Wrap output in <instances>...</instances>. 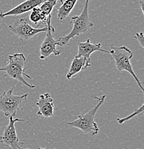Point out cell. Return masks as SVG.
Listing matches in <instances>:
<instances>
[{"mask_svg": "<svg viewBox=\"0 0 144 149\" xmlns=\"http://www.w3.org/2000/svg\"><path fill=\"white\" fill-rule=\"evenodd\" d=\"M26 57L22 53H15L10 55L7 58V64L3 68H0V72H5V75L2 77L8 76L11 78L19 82L24 86L29 88H35V85L27 83L24 78L26 76L27 78L32 79L30 76L24 72V65H25Z\"/></svg>", "mask_w": 144, "mask_h": 149, "instance_id": "cell-1", "label": "cell"}, {"mask_svg": "<svg viewBox=\"0 0 144 149\" xmlns=\"http://www.w3.org/2000/svg\"><path fill=\"white\" fill-rule=\"evenodd\" d=\"M89 1L90 0H85L83 10L80 15L71 17L70 23L72 24V29L66 36L58 39L59 46L64 47L69 43L70 40L79 36L81 34L86 33L90 28L93 27V23L91 22L89 17Z\"/></svg>", "mask_w": 144, "mask_h": 149, "instance_id": "cell-2", "label": "cell"}, {"mask_svg": "<svg viewBox=\"0 0 144 149\" xmlns=\"http://www.w3.org/2000/svg\"><path fill=\"white\" fill-rule=\"evenodd\" d=\"M93 97L97 100V104L95 106L85 114H81L77 116L75 120L67 123V125L73 128H78L86 135L90 134L95 136L99 133V128L97 123L95 121V116L99 108L104 102L106 95H104L100 97L94 96Z\"/></svg>", "mask_w": 144, "mask_h": 149, "instance_id": "cell-3", "label": "cell"}, {"mask_svg": "<svg viewBox=\"0 0 144 149\" xmlns=\"http://www.w3.org/2000/svg\"><path fill=\"white\" fill-rule=\"evenodd\" d=\"M108 51L113 58L118 70L120 71V72L126 71L130 74H131L136 80L137 85H138V87L142 91V92H143L144 89L143 85L141 83L137 76L136 75L131 62H130L131 59L133 57V55H134L133 52L127 47H117L113 45H111V48Z\"/></svg>", "mask_w": 144, "mask_h": 149, "instance_id": "cell-4", "label": "cell"}, {"mask_svg": "<svg viewBox=\"0 0 144 149\" xmlns=\"http://www.w3.org/2000/svg\"><path fill=\"white\" fill-rule=\"evenodd\" d=\"M14 87L8 91H4L0 95V111L7 117L15 118L18 111L23 107V101L27 99L28 94L17 95L13 94Z\"/></svg>", "mask_w": 144, "mask_h": 149, "instance_id": "cell-5", "label": "cell"}, {"mask_svg": "<svg viewBox=\"0 0 144 149\" xmlns=\"http://www.w3.org/2000/svg\"><path fill=\"white\" fill-rule=\"evenodd\" d=\"M9 29L19 38L20 44L25 45L30 39L35 35L41 32H46L47 27H45L41 29L32 27L30 25L29 19L27 17H22L19 19L14 24L7 25Z\"/></svg>", "mask_w": 144, "mask_h": 149, "instance_id": "cell-6", "label": "cell"}, {"mask_svg": "<svg viewBox=\"0 0 144 149\" xmlns=\"http://www.w3.org/2000/svg\"><path fill=\"white\" fill-rule=\"evenodd\" d=\"M51 19L52 16L49 15L45 22L47 31L44 40L40 47V58L41 60H45L51 55L58 56L60 55V52L58 50L56 47L59 45L58 40L54 39L52 33L55 32V29L51 25Z\"/></svg>", "mask_w": 144, "mask_h": 149, "instance_id": "cell-7", "label": "cell"}, {"mask_svg": "<svg viewBox=\"0 0 144 149\" xmlns=\"http://www.w3.org/2000/svg\"><path fill=\"white\" fill-rule=\"evenodd\" d=\"M10 118L8 125L3 127V134L0 136V143L4 145L7 146L10 149H22V146L24 145V143L19 141V138L17 135L15 123L17 122H24L26 123L31 125L28 121L23 120V119Z\"/></svg>", "mask_w": 144, "mask_h": 149, "instance_id": "cell-8", "label": "cell"}, {"mask_svg": "<svg viewBox=\"0 0 144 149\" xmlns=\"http://www.w3.org/2000/svg\"><path fill=\"white\" fill-rule=\"evenodd\" d=\"M100 51L102 52L109 53V51L101 48V44H93L90 41V39L87 37L85 42H79L77 43V54L76 57H82L85 59L86 63L90 65V55L93 52Z\"/></svg>", "mask_w": 144, "mask_h": 149, "instance_id": "cell-9", "label": "cell"}, {"mask_svg": "<svg viewBox=\"0 0 144 149\" xmlns=\"http://www.w3.org/2000/svg\"><path fill=\"white\" fill-rule=\"evenodd\" d=\"M44 1L45 0H25L7 12H1L0 18L3 19L9 16H19L24 13H27L35 7H39Z\"/></svg>", "mask_w": 144, "mask_h": 149, "instance_id": "cell-10", "label": "cell"}, {"mask_svg": "<svg viewBox=\"0 0 144 149\" xmlns=\"http://www.w3.org/2000/svg\"><path fill=\"white\" fill-rule=\"evenodd\" d=\"M36 105L38 106V116L45 118H49L54 114L53 99L49 93H44L39 96Z\"/></svg>", "mask_w": 144, "mask_h": 149, "instance_id": "cell-11", "label": "cell"}, {"mask_svg": "<svg viewBox=\"0 0 144 149\" xmlns=\"http://www.w3.org/2000/svg\"><path fill=\"white\" fill-rule=\"evenodd\" d=\"M90 66L86 63L85 59L82 57H76L75 56L74 57L73 60L71 63L70 66L69 70H68L66 77L68 80L72 78V77L75 75V74L80 72V71L84 70L87 69Z\"/></svg>", "mask_w": 144, "mask_h": 149, "instance_id": "cell-12", "label": "cell"}, {"mask_svg": "<svg viewBox=\"0 0 144 149\" xmlns=\"http://www.w3.org/2000/svg\"><path fill=\"white\" fill-rule=\"evenodd\" d=\"M78 0H65L62 3V5L57 9V17L58 20H64L69 16L70 12L73 9Z\"/></svg>", "mask_w": 144, "mask_h": 149, "instance_id": "cell-13", "label": "cell"}, {"mask_svg": "<svg viewBox=\"0 0 144 149\" xmlns=\"http://www.w3.org/2000/svg\"><path fill=\"white\" fill-rule=\"evenodd\" d=\"M47 17L44 15L39 7H35L32 10L29 15V20L35 24H38V27L42 22L45 23ZM37 27V28H38Z\"/></svg>", "mask_w": 144, "mask_h": 149, "instance_id": "cell-14", "label": "cell"}, {"mask_svg": "<svg viewBox=\"0 0 144 149\" xmlns=\"http://www.w3.org/2000/svg\"><path fill=\"white\" fill-rule=\"evenodd\" d=\"M58 0H45L40 5L39 8L42 11L45 17L49 16L51 15L52 9L56 5Z\"/></svg>", "mask_w": 144, "mask_h": 149, "instance_id": "cell-15", "label": "cell"}, {"mask_svg": "<svg viewBox=\"0 0 144 149\" xmlns=\"http://www.w3.org/2000/svg\"><path fill=\"white\" fill-rule=\"evenodd\" d=\"M143 112H144V109H143V104H142L139 108H136L135 110L134 113H132L131 114L128 115V116L126 117L123 118H117V121L119 124H123V123L126 122V121L131 120L132 118L136 117V116H139V115H143Z\"/></svg>", "mask_w": 144, "mask_h": 149, "instance_id": "cell-16", "label": "cell"}, {"mask_svg": "<svg viewBox=\"0 0 144 149\" xmlns=\"http://www.w3.org/2000/svg\"><path fill=\"white\" fill-rule=\"evenodd\" d=\"M133 38L137 40V41L138 42V43L140 44V45L141 47H144V36L143 33L142 32H136V35L133 37Z\"/></svg>", "mask_w": 144, "mask_h": 149, "instance_id": "cell-17", "label": "cell"}, {"mask_svg": "<svg viewBox=\"0 0 144 149\" xmlns=\"http://www.w3.org/2000/svg\"><path fill=\"white\" fill-rule=\"evenodd\" d=\"M143 1H144V0H140V1H139V4H140V5H141V8L142 13H143V15H144V9H143L144 4H143Z\"/></svg>", "mask_w": 144, "mask_h": 149, "instance_id": "cell-18", "label": "cell"}, {"mask_svg": "<svg viewBox=\"0 0 144 149\" xmlns=\"http://www.w3.org/2000/svg\"><path fill=\"white\" fill-rule=\"evenodd\" d=\"M60 2H61V3H63V0H60Z\"/></svg>", "mask_w": 144, "mask_h": 149, "instance_id": "cell-19", "label": "cell"}, {"mask_svg": "<svg viewBox=\"0 0 144 149\" xmlns=\"http://www.w3.org/2000/svg\"><path fill=\"white\" fill-rule=\"evenodd\" d=\"M38 149H46V148H39Z\"/></svg>", "mask_w": 144, "mask_h": 149, "instance_id": "cell-20", "label": "cell"}, {"mask_svg": "<svg viewBox=\"0 0 144 149\" xmlns=\"http://www.w3.org/2000/svg\"><path fill=\"white\" fill-rule=\"evenodd\" d=\"M26 149H29V148H26Z\"/></svg>", "mask_w": 144, "mask_h": 149, "instance_id": "cell-21", "label": "cell"}]
</instances>
